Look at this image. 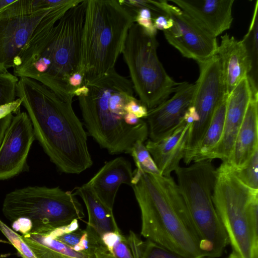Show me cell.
<instances>
[{
	"label": "cell",
	"instance_id": "28",
	"mask_svg": "<svg viewBox=\"0 0 258 258\" xmlns=\"http://www.w3.org/2000/svg\"><path fill=\"white\" fill-rule=\"evenodd\" d=\"M143 143L141 141L137 142L131 153L136 165V169L144 173L161 175L151 155Z\"/></svg>",
	"mask_w": 258,
	"mask_h": 258
},
{
	"label": "cell",
	"instance_id": "3",
	"mask_svg": "<svg viewBox=\"0 0 258 258\" xmlns=\"http://www.w3.org/2000/svg\"><path fill=\"white\" fill-rule=\"evenodd\" d=\"M141 214V234L186 258L205 257L174 179L135 169L132 186Z\"/></svg>",
	"mask_w": 258,
	"mask_h": 258
},
{
	"label": "cell",
	"instance_id": "39",
	"mask_svg": "<svg viewBox=\"0 0 258 258\" xmlns=\"http://www.w3.org/2000/svg\"><path fill=\"white\" fill-rule=\"evenodd\" d=\"M228 258H241L240 256L236 253L235 251H233L229 254Z\"/></svg>",
	"mask_w": 258,
	"mask_h": 258
},
{
	"label": "cell",
	"instance_id": "17",
	"mask_svg": "<svg viewBox=\"0 0 258 258\" xmlns=\"http://www.w3.org/2000/svg\"><path fill=\"white\" fill-rule=\"evenodd\" d=\"M192 125L183 118L177 127L167 136L156 142L149 140L146 143L145 146L161 175L170 176L180 167Z\"/></svg>",
	"mask_w": 258,
	"mask_h": 258
},
{
	"label": "cell",
	"instance_id": "1",
	"mask_svg": "<svg viewBox=\"0 0 258 258\" xmlns=\"http://www.w3.org/2000/svg\"><path fill=\"white\" fill-rule=\"evenodd\" d=\"M87 0L66 1L42 19L16 58L14 75L38 82L63 97L73 98L68 80L84 74L82 35Z\"/></svg>",
	"mask_w": 258,
	"mask_h": 258
},
{
	"label": "cell",
	"instance_id": "14",
	"mask_svg": "<svg viewBox=\"0 0 258 258\" xmlns=\"http://www.w3.org/2000/svg\"><path fill=\"white\" fill-rule=\"evenodd\" d=\"M195 84L183 82L173 96L148 110V137L156 142L172 133L179 124L190 106Z\"/></svg>",
	"mask_w": 258,
	"mask_h": 258
},
{
	"label": "cell",
	"instance_id": "8",
	"mask_svg": "<svg viewBox=\"0 0 258 258\" xmlns=\"http://www.w3.org/2000/svg\"><path fill=\"white\" fill-rule=\"evenodd\" d=\"M2 211L8 220L20 217L32 222L30 232L47 234L85 217L82 205L72 191L58 186H29L7 194Z\"/></svg>",
	"mask_w": 258,
	"mask_h": 258
},
{
	"label": "cell",
	"instance_id": "38",
	"mask_svg": "<svg viewBox=\"0 0 258 258\" xmlns=\"http://www.w3.org/2000/svg\"><path fill=\"white\" fill-rule=\"evenodd\" d=\"M14 0H0V11L13 3Z\"/></svg>",
	"mask_w": 258,
	"mask_h": 258
},
{
	"label": "cell",
	"instance_id": "20",
	"mask_svg": "<svg viewBox=\"0 0 258 258\" xmlns=\"http://www.w3.org/2000/svg\"><path fill=\"white\" fill-rule=\"evenodd\" d=\"M258 149V91L253 89L244 117L236 136L232 152L227 163L232 169L246 165Z\"/></svg>",
	"mask_w": 258,
	"mask_h": 258
},
{
	"label": "cell",
	"instance_id": "27",
	"mask_svg": "<svg viewBox=\"0 0 258 258\" xmlns=\"http://www.w3.org/2000/svg\"><path fill=\"white\" fill-rule=\"evenodd\" d=\"M137 258H186L147 239L139 238L135 245Z\"/></svg>",
	"mask_w": 258,
	"mask_h": 258
},
{
	"label": "cell",
	"instance_id": "9",
	"mask_svg": "<svg viewBox=\"0 0 258 258\" xmlns=\"http://www.w3.org/2000/svg\"><path fill=\"white\" fill-rule=\"evenodd\" d=\"M155 36L136 23L131 26L122 51L134 90L148 110L167 100L182 82L167 73L157 55Z\"/></svg>",
	"mask_w": 258,
	"mask_h": 258
},
{
	"label": "cell",
	"instance_id": "11",
	"mask_svg": "<svg viewBox=\"0 0 258 258\" xmlns=\"http://www.w3.org/2000/svg\"><path fill=\"white\" fill-rule=\"evenodd\" d=\"M162 14L172 19L173 25L163 31L168 42L186 58L197 62L206 60L216 54L217 39L178 7L166 0L150 1Z\"/></svg>",
	"mask_w": 258,
	"mask_h": 258
},
{
	"label": "cell",
	"instance_id": "16",
	"mask_svg": "<svg viewBox=\"0 0 258 258\" xmlns=\"http://www.w3.org/2000/svg\"><path fill=\"white\" fill-rule=\"evenodd\" d=\"M214 37L229 29L234 0H170Z\"/></svg>",
	"mask_w": 258,
	"mask_h": 258
},
{
	"label": "cell",
	"instance_id": "2",
	"mask_svg": "<svg viewBox=\"0 0 258 258\" xmlns=\"http://www.w3.org/2000/svg\"><path fill=\"white\" fill-rule=\"evenodd\" d=\"M17 96L30 119L35 138L60 172L79 174L92 166L87 134L73 108L72 98L25 77L19 78Z\"/></svg>",
	"mask_w": 258,
	"mask_h": 258
},
{
	"label": "cell",
	"instance_id": "24",
	"mask_svg": "<svg viewBox=\"0 0 258 258\" xmlns=\"http://www.w3.org/2000/svg\"><path fill=\"white\" fill-rule=\"evenodd\" d=\"M228 94L224 95L214 112L210 124L196 151L192 162L212 159L222 139Z\"/></svg>",
	"mask_w": 258,
	"mask_h": 258
},
{
	"label": "cell",
	"instance_id": "32",
	"mask_svg": "<svg viewBox=\"0 0 258 258\" xmlns=\"http://www.w3.org/2000/svg\"><path fill=\"white\" fill-rule=\"evenodd\" d=\"M134 21L150 34L156 35L157 30L154 26L151 12L149 9L141 8L138 10L134 17Z\"/></svg>",
	"mask_w": 258,
	"mask_h": 258
},
{
	"label": "cell",
	"instance_id": "22",
	"mask_svg": "<svg viewBox=\"0 0 258 258\" xmlns=\"http://www.w3.org/2000/svg\"><path fill=\"white\" fill-rule=\"evenodd\" d=\"M94 258H137L128 237L121 232H108L100 236L86 227Z\"/></svg>",
	"mask_w": 258,
	"mask_h": 258
},
{
	"label": "cell",
	"instance_id": "30",
	"mask_svg": "<svg viewBox=\"0 0 258 258\" xmlns=\"http://www.w3.org/2000/svg\"><path fill=\"white\" fill-rule=\"evenodd\" d=\"M19 78L8 72L0 73V105L12 102L17 98Z\"/></svg>",
	"mask_w": 258,
	"mask_h": 258
},
{
	"label": "cell",
	"instance_id": "23",
	"mask_svg": "<svg viewBox=\"0 0 258 258\" xmlns=\"http://www.w3.org/2000/svg\"><path fill=\"white\" fill-rule=\"evenodd\" d=\"M22 236L37 258H93L73 250L47 234L29 232Z\"/></svg>",
	"mask_w": 258,
	"mask_h": 258
},
{
	"label": "cell",
	"instance_id": "7",
	"mask_svg": "<svg viewBox=\"0 0 258 258\" xmlns=\"http://www.w3.org/2000/svg\"><path fill=\"white\" fill-rule=\"evenodd\" d=\"M213 160L194 162L175 171L177 185L200 240L205 257L217 258L229 244L212 200L216 169Z\"/></svg>",
	"mask_w": 258,
	"mask_h": 258
},
{
	"label": "cell",
	"instance_id": "29",
	"mask_svg": "<svg viewBox=\"0 0 258 258\" xmlns=\"http://www.w3.org/2000/svg\"><path fill=\"white\" fill-rule=\"evenodd\" d=\"M232 170L235 176L245 185L258 190V149L245 166L239 169Z\"/></svg>",
	"mask_w": 258,
	"mask_h": 258
},
{
	"label": "cell",
	"instance_id": "15",
	"mask_svg": "<svg viewBox=\"0 0 258 258\" xmlns=\"http://www.w3.org/2000/svg\"><path fill=\"white\" fill-rule=\"evenodd\" d=\"M255 88H257V85L247 76L228 94L223 134L212 160L218 158L223 162H229L236 136Z\"/></svg>",
	"mask_w": 258,
	"mask_h": 258
},
{
	"label": "cell",
	"instance_id": "40",
	"mask_svg": "<svg viewBox=\"0 0 258 258\" xmlns=\"http://www.w3.org/2000/svg\"><path fill=\"white\" fill-rule=\"evenodd\" d=\"M201 258H209V257H201ZM226 258H228V257H226Z\"/></svg>",
	"mask_w": 258,
	"mask_h": 258
},
{
	"label": "cell",
	"instance_id": "5",
	"mask_svg": "<svg viewBox=\"0 0 258 258\" xmlns=\"http://www.w3.org/2000/svg\"><path fill=\"white\" fill-rule=\"evenodd\" d=\"M132 13L117 0H87L82 35L84 84L114 70L128 31Z\"/></svg>",
	"mask_w": 258,
	"mask_h": 258
},
{
	"label": "cell",
	"instance_id": "6",
	"mask_svg": "<svg viewBox=\"0 0 258 258\" xmlns=\"http://www.w3.org/2000/svg\"><path fill=\"white\" fill-rule=\"evenodd\" d=\"M212 200L233 251L241 258H258V190L245 185L222 162Z\"/></svg>",
	"mask_w": 258,
	"mask_h": 258
},
{
	"label": "cell",
	"instance_id": "33",
	"mask_svg": "<svg viewBox=\"0 0 258 258\" xmlns=\"http://www.w3.org/2000/svg\"><path fill=\"white\" fill-rule=\"evenodd\" d=\"M125 109L126 112L132 113L139 118H145L148 111L147 108L136 98L127 103Z\"/></svg>",
	"mask_w": 258,
	"mask_h": 258
},
{
	"label": "cell",
	"instance_id": "18",
	"mask_svg": "<svg viewBox=\"0 0 258 258\" xmlns=\"http://www.w3.org/2000/svg\"><path fill=\"white\" fill-rule=\"evenodd\" d=\"M216 55L220 59L226 94H229L252 70V61L242 40L227 33L221 36Z\"/></svg>",
	"mask_w": 258,
	"mask_h": 258
},
{
	"label": "cell",
	"instance_id": "26",
	"mask_svg": "<svg viewBox=\"0 0 258 258\" xmlns=\"http://www.w3.org/2000/svg\"><path fill=\"white\" fill-rule=\"evenodd\" d=\"M258 1L254 6L250 24L247 33L242 40L244 42L252 61V70L248 76L257 85L258 63Z\"/></svg>",
	"mask_w": 258,
	"mask_h": 258
},
{
	"label": "cell",
	"instance_id": "10",
	"mask_svg": "<svg viewBox=\"0 0 258 258\" xmlns=\"http://www.w3.org/2000/svg\"><path fill=\"white\" fill-rule=\"evenodd\" d=\"M200 74L190 106L195 112L196 121L189 134L183 161H193L197 148L206 133L215 109L226 94L220 61L217 55L198 62Z\"/></svg>",
	"mask_w": 258,
	"mask_h": 258
},
{
	"label": "cell",
	"instance_id": "13",
	"mask_svg": "<svg viewBox=\"0 0 258 258\" xmlns=\"http://www.w3.org/2000/svg\"><path fill=\"white\" fill-rule=\"evenodd\" d=\"M54 7L29 15L0 16V73L13 68L16 58L36 27Z\"/></svg>",
	"mask_w": 258,
	"mask_h": 258
},
{
	"label": "cell",
	"instance_id": "35",
	"mask_svg": "<svg viewBox=\"0 0 258 258\" xmlns=\"http://www.w3.org/2000/svg\"><path fill=\"white\" fill-rule=\"evenodd\" d=\"M13 222L12 227L15 232H20L22 235H25L31 231L33 225L30 219L20 217Z\"/></svg>",
	"mask_w": 258,
	"mask_h": 258
},
{
	"label": "cell",
	"instance_id": "34",
	"mask_svg": "<svg viewBox=\"0 0 258 258\" xmlns=\"http://www.w3.org/2000/svg\"><path fill=\"white\" fill-rule=\"evenodd\" d=\"M22 103V100L17 98L12 102L0 105V120L10 114H17L20 112V107Z\"/></svg>",
	"mask_w": 258,
	"mask_h": 258
},
{
	"label": "cell",
	"instance_id": "37",
	"mask_svg": "<svg viewBox=\"0 0 258 258\" xmlns=\"http://www.w3.org/2000/svg\"><path fill=\"white\" fill-rule=\"evenodd\" d=\"M84 74L82 72L75 73L70 77L68 83L74 92L76 89L84 85Z\"/></svg>",
	"mask_w": 258,
	"mask_h": 258
},
{
	"label": "cell",
	"instance_id": "31",
	"mask_svg": "<svg viewBox=\"0 0 258 258\" xmlns=\"http://www.w3.org/2000/svg\"><path fill=\"white\" fill-rule=\"evenodd\" d=\"M0 230L16 248L22 258H37L22 235L18 234L1 220Z\"/></svg>",
	"mask_w": 258,
	"mask_h": 258
},
{
	"label": "cell",
	"instance_id": "36",
	"mask_svg": "<svg viewBox=\"0 0 258 258\" xmlns=\"http://www.w3.org/2000/svg\"><path fill=\"white\" fill-rule=\"evenodd\" d=\"M154 27L156 30H166L171 28L173 25L171 19L166 15H160L153 19Z\"/></svg>",
	"mask_w": 258,
	"mask_h": 258
},
{
	"label": "cell",
	"instance_id": "21",
	"mask_svg": "<svg viewBox=\"0 0 258 258\" xmlns=\"http://www.w3.org/2000/svg\"><path fill=\"white\" fill-rule=\"evenodd\" d=\"M74 194L80 197L86 206L88 216L87 227L100 236L108 232H121L112 210L100 200L87 182L76 187Z\"/></svg>",
	"mask_w": 258,
	"mask_h": 258
},
{
	"label": "cell",
	"instance_id": "4",
	"mask_svg": "<svg viewBox=\"0 0 258 258\" xmlns=\"http://www.w3.org/2000/svg\"><path fill=\"white\" fill-rule=\"evenodd\" d=\"M74 94L88 134L109 154H131L137 142L147 139L146 122L131 126L125 121V106L135 98L134 88L131 81L115 69L85 83Z\"/></svg>",
	"mask_w": 258,
	"mask_h": 258
},
{
	"label": "cell",
	"instance_id": "25",
	"mask_svg": "<svg viewBox=\"0 0 258 258\" xmlns=\"http://www.w3.org/2000/svg\"><path fill=\"white\" fill-rule=\"evenodd\" d=\"M47 234L59 241L73 250L82 252L93 257L91 250L89 235L85 229L79 228L78 220L57 228Z\"/></svg>",
	"mask_w": 258,
	"mask_h": 258
},
{
	"label": "cell",
	"instance_id": "12",
	"mask_svg": "<svg viewBox=\"0 0 258 258\" xmlns=\"http://www.w3.org/2000/svg\"><path fill=\"white\" fill-rule=\"evenodd\" d=\"M35 139L27 113L13 115L0 139V180L11 178L23 170Z\"/></svg>",
	"mask_w": 258,
	"mask_h": 258
},
{
	"label": "cell",
	"instance_id": "19",
	"mask_svg": "<svg viewBox=\"0 0 258 258\" xmlns=\"http://www.w3.org/2000/svg\"><path fill=\"white\" fill-rule=\"evenodd\" d=\"M133 171L129 161L118 157L105 162L87 182L100 200L113 210L118 189L121 184L132 186Z\"/></svg>",
	"mask_w": 258,
	"mask_h": 258
}]
</instances>
